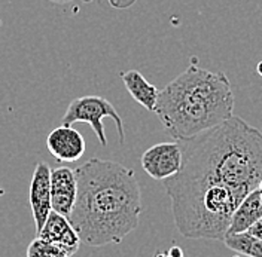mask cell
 Returning a JSON list of instances; mask_svg holds the SVG:
<instances>
[{"label": "cell", "instance_id": "18", "mask_svg": "<svg viewBox=\"0 0 262 257\" xmlns=\"http://www.w3.org/2000/svg\"><path fill=\"white\" fill-rule=\"evenodd\" d=\"M0 26H2V21H0Z\"/></svg>", "mask_w": 262, "mask_h": 257}, {"label": "cell", "instance_id": "10", "mask_svg": "<svg viewBox=\"0 0 262 257\" xmlns=\"http://www.w3.org/2000/svg\"><path fill=\"white\" fill-rule=\"evenodd\" d=\"M262 217V192L259 188L250 191L234 209L227 233L245 232ZM225 233V235H227Z\"/></svg>", "mask_w": 262, "mask_h": 257}, {"label": "cell", "instance_id": "9", "mask_svg": "<svg viewBox=\"0 0 262 257\" xmlns=\"http://www.w3.org/2000/svg\"><path fill=\"white\" fill-rule=\"evenodd\" d=\"M78 195V181L75 170L58 167L51 170V205L52 209L69 217Z\"/></svg>", "mask_w": 262, "mask_h": 257}, {"label": "cell", "instance_id": "2", "mask_svg": "<svg viewBox=\"0 0 262 257\" xmlns=\"http://www.w3.org/2000/svg\"><path fill=\"white\" fill-rule=\"evenodd\" d=\"M182 167L176 180L228 189L242 199L262 180V132L231 116L210 129L178 140Z\"/></svg>", "mask_w": 262, "mask_h": 257}, {"label": "cell", "instance_id": "8", "mask_svg": "<svg viewBox=\"0 0 262 257\" xmlns=\"http://www.w3.org/2000/svg\"><path fill=\"white\" fill-rule=\"evenodd\" d=\"M37 233L40 238L60 247L67 257L76 254L82 244L78 232L69 222V219L54 209L49 213L45 225Z\"/></svg>", "mask_w": 262, "mask_h": 257}, {"label": "cell", "instance_id": "5", "mask_svg": "<svg viewBox=\"0 0 262 257\" xmlns=\"http://www.w3.org/2000/svg\"><path fill=\"white\" fill-rule=\"evenodd\" d=\"M182 167V147L176 143H158L142 155V168L155 180L174 176Z\"/></svg>", "mask_w": 262, "mask_h": 257}, {"label": "cell", "instance_id": "1", "mask_svg": "<svg viewBox=\"0 0 262 257\" xmlns=\"http://www.w3.org/2000/svg\"><path fill=\"white\" fill-rule=\"evenodd\" d=\"M78 195L69 222L82 244H119L140 222L142 191L134 171L119 162L91 158L75 168Z\"/></svg>", "mask_w": 262, "mask_h": 257}, {"label": "cell", "instance_id": "15", "mask_svg": "<svg viewBox=\"0 0 262 257\" xmlns=\"http://www.w3.org/2000/svg\"><path fill=\"white\" fill-rule=\"evenodd\" d=\"M165 254H168V256L182 257V256H183V250H182V248H179V247H176V245H174V247H173L171 250H168V251H167Z\"/></svg>", "mask_w": 262, "mask_h": 257}, {"label": "cell", "instance_id": "16", "mask_svg": "<svg viewBox=\"0 0 262 257\" xmlns=\"http://www.w3.org/2000/svg\"><path fill=\"white\" fill-rule=\"evenodd\" d=\"M256 72H258V75L262 78V60L258 63V65H256Z\"/></svg>", "mask_w": 262, "mask_h": 257}, {"label": "cell", "instance_id": "12", "mask_svg": "<svg viewBox=\"0 0 262 257\" xmlns=\"http://www.w3.org/2000/svg\"><path fill=\"white\" fill-rule=\"evenodd\" d=\"M224 244L237 254L247 257H262V240L255 238L247 230L238 233H227Z\"/></svg>", "mask_w": 262, "mask_h": 257}, {"label": "cell", "instance_id": "14", "mask_svg": "<svg viewBox=\"0 0 262 257\" xmlns=\"http://www.w3.org/2000/svg\"><path fill=\"white\" fill-rule=\"evenodd\" d=\"M247 232H249L250 235H253L255 238L262 240V217L261 219H258L253 225L250 226V227L247 229Z\"/></svg>", "mask_w": 262, "mask_h": 257}, {"label": "cell", "instance_id": "17", "mask_svg": "<svg viewBox=\"0 0 262 257\" xmlns=\"http://www.w3.org/2000/svg\"><path fill=\"white\" fill-rule=\"evenodd\" d=\"M258 188L261 189V192H262V180H261V181H259V186H258Z\"/></svg>", "mask_w": 262, "mask_h": 257}, {"label": "cell", "instance_id": "6", "mask_svg": "<svg viewBox=\"0 0 262 257\" xmlns=\"http://www.w3.org/2000/svg\"><path fill=\"white\" fill-rule=\"evenodd\" d=\"M47 147L57 161L76 162L83 156L86 145L78 129L61 124V127H57L48 134Z\"/></svg>", "mask_w": 262, "mask_h": 257}, {"label": "cell", "instance_id": "7", "mask_svg": "<svg viewBox=\"0 0 262 257\" xmlns=\"http://www.w3.org/2000/svg\"><path fill=\"white\" fill-rule=\"evenodd\" d=\"M30 205L37 232L43 227L49 213L52 211L51 205V168L45 162H37L30 183Z\"/></svg>", "mask_w": 262, "mask_h": 257}, {"label": "cell", "instance_id": "13", "mask_svg": "<svg viewBox=\"0 0 262 257\" xmlns=\"http://www.w3.org/2000/svg\"><path fill=\"white\" fill-rule=\"evenodd\" d=\"M27 257H67L66 253L52 242L47 241L40 237L33 240L26 251Z\"/></svg>", "mask_w": 262, "mask_h": 257}, {"label": "cell", "instance_id": "3", "mask_svg": "<svg viewBox=\"0 0 262 257\" xmlns=\"http://www.w3.org/2000/svg\"><path fill=\"white\" fill-rule=\"evenodd\" d=\"M234 96L225 73L191 64L158 94L154 113L176 140L194 137L227 121Z\"/></svg>", "mask_w": 262, "mask_h": 257}, {"label": "cell", "instance_id": "11", "mask_svg": "<svg viewBox=\"0 0 262 257\" xmlns=\"http://www.w3.org/2000/svg\"><path fill=\"white\" fill-rule=\"evenodd\" d=\"M121 79L124 82L127 91L130 96L149 112L155 110L157 101H158V88L146 81V78L137 72V70H128L121 73Z\"/></svg>", "mask_w": 262, "mask_h": 257}, {"label": "cell", "instance_id": "4", "mask_svg": "<svg viewBox=\"0 0 262 257\" xmlns=\"http://www.w3.org/2000/svg\"><path fill=\"white\" fill-rule=\"evenodd\" d=\"M104 118L114 119L116 129H118V135H119V143L124 145L125 143V132H124L122 118L119 116V113L116 112L112 103L103 97L85 96L72 100L67 110L63 114L61 122L66 125H73L76 122L88 124L91 129L94 131L100 145L107 146L106 134H104V125H103Z\"/></svg>", "mask_w": 262, "mask_h": 257}]
</instances>
